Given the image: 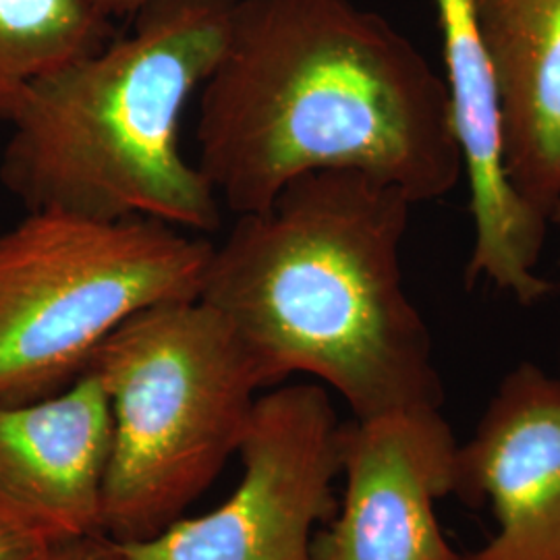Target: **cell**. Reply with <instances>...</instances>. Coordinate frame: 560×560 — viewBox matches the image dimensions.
<instances>
[{"mask_svg": "<svg viewBox=\"0 0 560 560\" xmlns=\"http://www.w3.org/2000/svg\"><path fill=\"white\" fill-rule=\"evenodd\" d=\"M457 448L441 407L340 423L345 497L310 560H460L436 515L455 492Z\"/></svg>", "mask_w": 560, "mask_h": 560, "instance_id": "obj_7", "label": "cell"}, {"mask_svg": "<svg viewBox=\"0 0 560 560\" xmlns=\"http://www.w3.org/2000/svg\"><path fill=\"white\" fill-rule=\"evenodd\" d=\"M453 494L499 525L460 560H560V374L521 361L502 378L457 448Z\"/></svg>", "mask_w": 560, "mask_h": 560, "instance_id": "obj_8", "label": "cell"}, {"mask_svg": "<svg viewBox=\"0 0 560 560\" xmlns=\"http://www.w3.org/2000/svg\"><path fill=\"white\" fill-rule=\"evenodd\" d=\"M212 243L152 221L27 212L0 233V405L65 390L120 324L200 298Z\"/></svg>", "mask_w": 560, "mask_h": 560, "instance_id": "obj_5", "label": "cell"}, {"mask_svg": "<svg viewBox=\"0 0 560 560\" xmlns=\"http://www.w3.org/2000/svg\"><path fill=\"white\" fill-rule=\"evenodd\" d=\"M499 81L504 168L552 219L560 201V0H469Z\"/></svg>", "mask_w": 560, "mask_h": 560, "instance_id": "obj_11", "label": "cell"}, {"mask_svg": "<svg viewBox=\"0 0 560 560\" xmlns=\"http://www.w3.org/2000/svg\"><path fill=\"white\" fill-rule=\"evenodd\" d=\"M235 0H148L94 55L32 85L9 122L4 189L27 212L217 231L222 203L180 150L189 101L226 48Z\"/></svg>", "mask_w": 560, "mask_h": 560, "instance_id": "obj_3", "label": "cell"}, {"mask_svg": "<svg viewBox=\"0 0 560 560\" xmlns=\"http://www.w3.org/2000/svg\"><path fill=\"white\" fill-rule=\"evenodd\" d=\"M50 546L0 523V560H40Z\"/></svg>", "mask_w": 560, "mask_h": 560, "instance_id": "obj_14", "label": "cell"}, {"mask_svg": "<svg viewBox=\"0 0 560 560\" xmlns=\"http://www.w3.org/2000/svg\"><path fill=\"white\" fill-rule=\"evenodd\" d=\"M113 21L92 0H0V120L34 83L113 40Z\"/></svg>", "mask_w": 560, "mask_h": 560, "instance_id": "obj_12", "label": "cell"}, {"mask_svg": "<svg viewBox=\"0 0 560 560\" xmlns=\"http://www.w3.org/2000/svg\"><path fill=\"white\" fill-rule=\"evenodd\" d=\"M434 4L474 219V249L465 279L467 284L486 280L529 307L555 291L538 272L552 222L523 200L506 177L501 90L471 2Z\"/></svg>", "mask_w": 560, "mask_h": 560, "instance_id": "obj_9", "label": "cell"}, {"mask_svg": "<svg viewBox=\"0 0 560 560\" xmlns=\"http://www.w3.org/2000/svg\"><path fill=\"white\" fill-rule=\"evenodd\" d=\"M110 407L102 532L143 541L240 453L264 382L240 337L200 300L166 301L122 322L88 368Z\"/></svg>", "mask_w": 560, "mask_h": 560, "instance_id": "obj_4", "label": "cell"}, {"mask_svg": "<svg viewBox=\"0 0 560 560\" xmlns=\"http://www.w3.org/2000/svg\"><path fill=\"white\" fill-rule=\"evenodd\" d=\"M559 374H560V351H559Z\"/></svg>", "mask_w": 560, "mask_h": 560, "instance_id": "obj_17", "label": "cell"}, {"mask_svg": "<svg viewBox=\"0 0 560 560\" xmlns=\"http://www.w3.org/2000/svg\"><path fill=\"white\" fill-rule=\"evenodd\" d=\"M196 164L237 217L316 171L363 173L416 203L465 175L446 80L353 0H235L200 90Z\"/></svg>", "mask_w": 560, "mask_h": 560, "instance_id": "obj_1", "label": "cell"}, {"mask_svg": "<svg viewBox=\"0 0 560 560\" xmlns=\"http://www.w3.org/2000/svg\"><path fill=\"white\" fill-rule=\"evenodd\" d=\"M40 560H129L119 544L104 534L50 546Z\"/></svg>", "mask_w": 560, "mask_h": 560, "instance_id": "obj_13", "label": "cell"}, {"mask_svg": "<svg viewBox=\"0 0 560 560\" xmlns=\"http://www.w3.org/2000/svg\"><path fill=\"white\" fill-rule=\"evenodd\" d=\"M110 407L85 370L65 390L0 405V523L57 546L102 532Z\"/></svg>", "mask_w": 560, "mask_h": 560, "instance_id": "obj_10", "label": "cell"}, {"mask_svg": "<svg viewBox=\"0 0 560 560\" xmlns=\"http://www.w3.org/2000/svg\"><path fill=\"white\" fill-rule=\"evenodd\" d=\"M243 478L219 509L159 536L119 544L129 560H310L314 529L335 513L340 421L320 384L260 395L240 446Z\"/></svg>", "mask_w": 560, "mask_h": 560, "instance_id": "obj_6", "label": "cell"}, {"mask_svg": "<svg viewBox=\"0 0 560 560\" xmlns=\"http://www.w3.org/2000/svg\"><path fill=\"white\" fill-rule=\"evenodd\" d=\"M413 206L363 173L316 171L212 245L198 300L240 337L264 388L314 376L355 420L442 409L434 340L400 268Z\"/></svg>", "mask_w": 560, "mask_h": 560, "instance_id": "obj_2", "label": "cell"}, {"mask_svg": "<svg viewBox=\"0 0 560 560\" xmlns=\"http://www.w3.org/2000/svg\"><path fill=\"white\" fill-rule=\"evenodd\" d=\"M92 2L104 15L115 20V18H131L148 0H92Z\"/></svg>", "mask_w": 560, "mask_h": 560, "instance_id": "obj_15", "label": "cell"}, {"mask_svg": "<svg viewBox=\"0 0 560 560\" xmlns=\"http://www.w3.org/2000/svg\"><path fill=\"white\" fill-rule=\"evenodd\" d=\"M550 222H552V224H557L560 229V201L559 206L555 208V212H552V219H550Z\"/></svg>", "mask_w": 560, "mask_h": 560, "instance_id": "obj_16", "label": "cell"}]
</instances>
